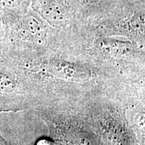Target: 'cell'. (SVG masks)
<instances>
[{"mask_svg": "<svg viewBox=\"0 0 145 145\" xmlns=\"http://www.w3.org/2000/svg\"><path fill=\"white\" fill-rule=\"evenodd\" d=\"M34 8L50 24L57 26L63 20L61 8L56 0H35Z\"/></svg>", "mask_w": 145, "mask_h": 145, "instance_id": "cell-1", "label": "cell"}, {"mask_svg": "<svg viewBox=\"0 0 145 145\" xmlns=\"http://www.w3.org/2000/svg\"><path fill=\"white\" fill-rule=\"evenodd\" d=\"M51 68L52 71H53L52 72H55L57 75L71 80L83 79V76L84 75L83 70H80L78 67L67 63L56 62L52 65Z\"/></svg>", "mask_w": 145, "mask_h": 145, "instance_id": "cell-2", "label": "cell"}, {"mask_svg": "<svg viewBox=\"0 0 145 145\" xmlns=\"http://www.w3.org/2000/svg\"><path fill=\"white\" fill-rule=\"evenodd\" d=\"M24 24L26 28L34 36H42L44 33V25L37 16L28 14L24 18Z\"/></svg>", "mask_w": 145, "mask_h": 145, "instance_id": "cell-3", "label": "cell"}, {"mask_svg": "<svg viewBox=\"0 0 145 145\" xmlns=\"http://www.w3.org/2000/svg\"><path fill=\"white\" fill-rule=\"evenodd\" d=\"M15 88L14 81L9 76L0 72V91L12 92Z\"/></svg>", "mask_w": 145, "mask_h": 145, "instance_id": "cell-4", "label": "cell"}, {"mask_svg": "<svg viewBox=\"0 0 145 145\" xmlns=\"http://www.w3.org/2000/svg\"><path fill=\"white\" fill-rule=\"evenodd\" d=\"M22 0H0V5L5 8H12L19 5Z\"/></svg>", "mask_w": 145, "mask_h": 145, "instance_id": "cell-5", "label": "cell"}, {"mask_svg": "<svg viewBox=\"0 0 145 145\" xmlns=\"http://www.w3.org/2000/svg\"><path fill=\"white\" fill-rule=\"evenodd\" d=\"M37 145H54L53 143L48 140H41L38 143Z\"/></svg>", "mask_w": 145, "mask_h": 145, "instance_id": "cell-6", "label": "cell"}, {"mask_svg": "<svg viewBox=\"0 0 145 145\" xmlns=\"http://www.w3.org/2000/svg\"><path fill=\"white\" fill-rule=\"evenodd\" d=\"M89 2V3H97L99 2L100 0H88Z\"/></svg>", "mask_w": 145, "mask_h": 145, "instance_id": "cell-7", "label": "cell"}]
</instances>
